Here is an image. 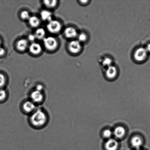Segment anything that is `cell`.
Returning a JSON list of instances; mask_svg holds the SVG:
<instances>
[{
	"mask_svg": "<svg viewBox=\"0 0 150 150\" xmlns=\"http://www.w3.org/2000/svg\"><path fill=\"white\" fill-rule=\"evenodd\" d=\"M21 17L23 20H28L31 17L30 14L28 11H23L21 13Z\"/></svg>",
	"mask_w": 150,
	"mask_h": 150,
	"instance_id": "603a6c76",
	"label": "cell"
},
{
	"mask_svg": "<svg viewBox=\"0 0 150 150\" xmlns=\"http://www.w3.org/2000/svg\"><path fill=\"white\" fill-rule=\"evenodd\" d=\"M1 39H0V47H1Z\"/></svg>",
	"mask_w": 150,
	"mask_h": 150,
	"instance_id": "f546056e",
	"label": "cell"
},
{
	"mask_svg": "<svg viewBox=\"0 0 150 150\" xmlns=\"http://www.w3.org/2000/svg\"><path fill=\"white\" fill-rule=\"evenodd\" d=\"M117 69L115 66L112 65L107 67L106 75L110 79H114L117 74Z\"/></svg>",
	"mask_w": 150,
	"mask_h": 150,
	"instance_id": "30bf717a",
	"label": "cell"
},
{
	"mask_svg": "<svg viewBox=\"0 0 150 150\" xmlns=\"http://www.w3.org/2000/svg\"><path fill=\"white\" fill-rule=\"evenodd\" d=\"M44 47L47 50L53 51L57 49L58 46V42L54 37L48 36L43 39Z\"/></svg>",
	"mask_w": 150,
	"mask_h": 150,
	"instance_id": "277c9868",
	"label": "cell"
},
{
	"mask_svg": "<svg viewBox=\"0 0 150 150\" xmlns=\"http://www.w3.org/2000/svg\"><path fill=\"white\" fill-rule=\"evenodd\" d=\"M64 34L66 38L70 39L77 37L78 34L76 29L70 26L66 28L64 30Z\"/></svg>",
	"mask_w": 150,
	"mask_h": 150,
	"instance_id": "9c48e42d",
	"label": "cell"
},
{
	"mask_svg": "<svg viewBox=\"0 0 150 150\" xmlns=\"http://www.w3.org/2000/svg\"><path fill=\"white\" fill-rule=\"evenodd\" d=\"M88 2H89V1H80V4H84V5L87 4Z\"/></svg>",
	"mask_w": 150,
	"mask_h": 150,
	"instance_id": "f1b7e54d",
	"label": "cell"
},
{
	"mask_svg": "<svg viewBox=\"0 0 150 150\" xmlns=\"http://www.w3.org/2000/svg\"><path fill=\"white\" fill-rule=\"evenodd\" d=\"M131 143L134 147L139 148L142 145V141L140 137L135 136L132 139Z\"/></svg>",
	"mask_w": 150,
	"mask_h": 150,
	"instance_id": "e0dca14e",
	"label": "cell"
},
{
	"mask_svg": "<svg viewBox=\"0 0 150 150\" xmlns=\"http://www.w3.org/2000/svg\"><path fill=\"white\" fill-rule=\"evenodd\" d=\"M46 28L47 30L50 33L56 34L59 33L61 30L62 26L58 21L52 20L48 22Z\"/></svg>",
	"mask_w": 150,
	"mask_h": 150,
	"instance_id": "5b68a950",
	"label": "cell"
},
{
	"mask_svg": "<svg viewBox=\"0 0 150 150\" xmlns=\"http://www.w3.org/2000/svg\"><path fill=\"white\" fill-rule=\"evenodd\" d=\"M29 97V99L36 105L42 103L45 100L43 91L38 90L36 89L31 92Z\"/></svg>",
	"mask_w": 150,
	"mask_h": 150,
	"instance_id": "7a4b0ae2",
	"label": "cell"
},
{
	"mask_svg": "<svg viewBox=\"0 0 150 150\" xmlns=\"http://www.w3.org/2000/svg\"><path fill=\"white\" fill-rule=\"evenodd\" d=\"M35 89L40 91H43V87L42 85L39 84L37 85Z\"/></svg>",
	"mask_w": 150,
	"mask_h": 150,
	"instance_id": "484cf974",
	"label": "cell"
},
{
	"mask_svg": "<svg viewBox=\"0 0 150 150\" xmlns=\"http://www.w3.org/2000/svg\"><path fill=\"white\" fill-rule=\"evenodd\" d=\"M7 82V79L4 74L0 73V89L5 86Z\"/></svg>",
	"mask_w": 150,
	"mask_h": 150,
	"instance_id": "44dd1931",
	"label": "cell"
},
{
	"mask_svg": "<svg viewBox=\"0 0 150 150\" xmlns=\"http://www.w3.org/2000/svg\"><path fill=\"white\" fill-rule=\"evenodd\" d=\"M29 116V123L35 129H40L45 127L49 120L47 112L42 108H37Z\"/></svg>",
	"mask_w": 150,
	"mask_h": 150,
	"instance_id": "6da1fadb",
	"label": "cell"
},
{
	"mask_svg": "<svg viewBox=\"0 0 150 150\" xmlns=\"http://www.w3.org/2000/svg\"><path fill=\"white\" fill-rule=\"evenodd\" d=\"M28 42L26 39H21L18 41L16 45L18 50L23 51L26 50L28 47Z\"/></svg>",
	"mask_w": 150,
	"mask_h": 150,
	"instance_id": "7c38bea8",
	"label": "cell"
},
{
	"mask_svg": "<svg viewBox=\"0 0 150 150\" xmlns=\"http://www.w3.org/2000/svg\"><path fill=\"white\" fill-rule=\"evenodd\" d=\"M69 51L72 54L79 53L82 50V44L78 40H73L69 42L68 45Z\"/></svg>",
	"mask_w": 150,
	"mask_h": 150,
	"instance_id": "52a82bcc",
	"label": "cell"
},
{
	"mask_svg": "<svg viewBox=\"0 0 150 150\" xmlns=\"http://www.w3.org/2000/svg\"><path fill=\"white\" fill-rule=\"evenodd\" d=\"M37 105L30 99L23 101L21 105V110L25 114L30 115L37 108Z\"/></svg>",
	"mask_w": 150,
	"mask_h": 150,
	"instance_id": "3957f363",
	"label": "cell"
},
{
	"mask_svg": "<svg viewBox=\"0 0 150 150\" xmlns=\"http://www.w3.org/2000/svg\"><path fill=\"white\" fill-rule=\"evenodd\" d=\"M28 39L29 41L32 42H34L35 40L36 39L34 34L29 35Z\"/></svg>",
	"mask_w": 150,
	"mask_h": 150,
	"instance_id": "d4e9b609",
	"label": "cell"
},
{
	"mask_svg": "<svg viewBox=\"0 0 150 150\" xmlns=\"http://www.w3.org/2000/svg\"><path fill=\"white\" fill-rule=\"evenodd\" d=\"M125 133V130L122 126H118L116 127L114 132V136L119 139L122 138L124 136Z\"/></svg>",
	"mask_w": 150,
	"mask_h": 150,
	"instance_id": "9a60e30c",
	"label": "cell"
},
{
	"mask_svg": "<svg viewBox=\"0 0 150 150\" xmlns=\"http://www.w3.org/2000/svg\"><path fill=\"white\" fill-rule=\"evenodd\" d=\"M5 49L4 48L2 47H0V56L4 55L5 54Z\"/></svg>",
	"mask_w": 150,
	"mask_h": 150,
	"instance_id": "4316f807",
	"label": "cell"
},
{
	"mask_svg": "<svg viewBox=\"0 0 150 150\" xmlns=\"http://www.w3.org/2000/svg\"><path fill=\"white\" fill-rule=\"evenodd\" d=\"M36 39L43 40L45 38V29L42 28H39L35 31V34Z\"/></svg>",
	"mask_w": 150,
	"mask_h": 150,
	"instance_id": "2e32d148",
	"label": "cell"
},
{
	"mask_svg": "<svg viewBox=\"0 0 150 150\" xmlns=\"http://www.w3.org/2000/svg\"><path fill=\"white\" fill-rule=\"evenodd\" d=\"M148 53L145 48L139 47L135 51L134 53V58L138 62H142L147 58Z\"/></svg>",
	"mask_w": 150,
	"mask_h": 150,
	"instance_id": "8992f818",
	"label": "cell"
},
{
	"mask_svg": "<svg viewBox=\"0 0 150 150\" xmlns=\"http://www.w3.org/2000/svg\"><path fill=\"white\" fill-rule=\"evenodd\" d=\"M41 17L44 21L48 22L53 20L52 13L48 10H42L41 13Z\"/></svg>",
	"mask_w": 150,
	"mask_h": 150,
	"instance_id": "4fadbf2b",
	"label": "cell"
},
{
	"mask_svg": "<svg viewBox=\"0 0 150 150\" xmlns=\"http://www.w3.org/2000/svg\"><path fill=\"white\" fill-rule=\"evenodd\" d=\"M112 61L111 58H106L104 59L102 62V64L104 67H108L112 65Z\"/></svg>",
	"mask_w": 150,
	"mask_h": 150,
	"instance_id": "7402d4cb",
	"label": "cell"
},
{
	"mask_svg": "<svg viewBox=\"0 0 150 150\" xmlns=\"http://www.w3.org/2000/svg\"><path fill=\"white\" fill-rule=\"evenodd\" d=\"M77 37V40L81 43L86 42L88 39L87 35L85 32H81L78 34Z\"/></svg>",
	"mask_w": 150,
	"mask_h": 150,
	"instance_id": "ffe728a7",
	"label": "cell"
},
{
	"mask_svg": "<svg viewBox=\"0 0 150 150\" xmlns=\"http://www.w3.org/2000/svg\"><path fill=\"white\" fill-rule=\"evenodd\" d=\"M118 146L117 141L114 139H109L105 144V146L107 150H116Z\"/></svg>",
	"mask_w": 150,
	"mask_h": 150,
	"instance_id": "8fae6325",
	"label": "cell"
},
{
	"mask_svg": "<svg viewBox=\"0 0 150 150\" xmlns=\"http://www.w3.org/2000/svg\"><path fill=\"white\" fill-rule=\"evenodd\" d=\"M58 1L55 0H45L43 1V4L48 8H53L57 6Z\"/></svg>",
	"mask_w": 150,
	"mask_h": 150,
	"instance_id": "ac0fdd59",
	"label": "cell"
},
{
	"mask_svg": "<svg viewBox=\"0 0 150 150\" xmlns=\"http://www.w3.org/2000/svg\"><path fill=\"white\" fill-rule=\"evenodd\" d=\"M112 132L109 130H106L104 131L103 133V135L104 137L105 138H109L111 137L112 135Z\"/></svg>",
	"mask_w": 150,
	"mask_h": 150,
	"instance_id": "cb8c5ba5",
	"label": "cell"
},
{
	"mask_svg": "<svg viewBox=\"0 0 150 150\" xmlns=\"http://www.w3.org/2000/svg\"><path fill=\"white\" fill-rule=\"evenodd\" d=\"M28 21L29 25L33 28L37 27L40 24V20L36 16H31Z\"/></svg>",
	"mask_w": 150,
	"mask_h": 150,
	"instance_id": "5bb4252c",
	"label": "cell"
},
{
	"mask_svg": "<svg viewBox=\"0 0 150 150\" xmlns=\"http://www.w3.org/2000/svg\"><path fill=\"white\" fill-rule=\"evenodd\" d=\"M8 97V92L6 90L4 89H0V102L5 101Z\"/></svg>",
	"mask_w": 150,
	"mask_h": 150,
	"instance_id": "d6986e66",
	"label": "cell"
},
{
	"mask_svg": "<svg viewBox=\"0 0 150 150\" xmlns=\"http://www.w3.org/2000/svg\"><path fill=\"white\" fill-rule=\"evenodd\" d=\"M145 49H146L148 53H150V43L147 45Z\"/></svg>",
	"mask_w": 150,
	"mask_h": 150,
	"instance_id": "83f0119b",
	"label": "cell"
},
{
	"mask_svg": "<svg viewBox=\"0 0 150 150\" xmlns=\"http://www.w3.org/2000/svg\"><path fill=\"white\" fill-rule=\"evenodd\" d=\"M29 51L33 55H38L42 52V48L40 44L36 42H32L29 47Z\"/></svg>",
	"mask_w": 150,
	"mask_h": 150,
	"instance_id": "ba28073f",
	"label": "cell"
}]
</instances>
